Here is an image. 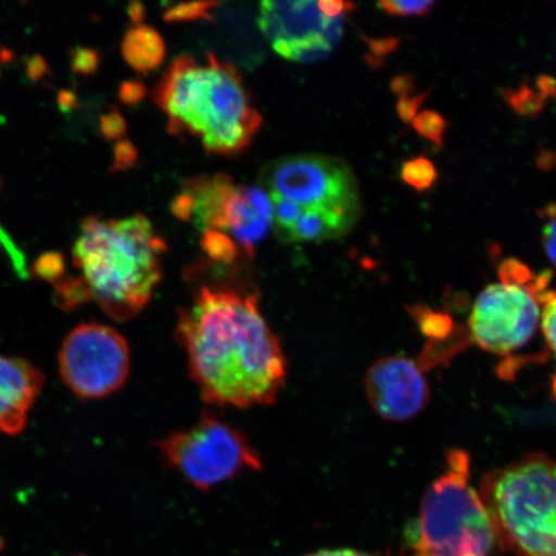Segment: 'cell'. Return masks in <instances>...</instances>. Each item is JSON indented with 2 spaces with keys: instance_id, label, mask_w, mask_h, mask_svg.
I'll list each match as a JSON object with an SVG mask.
<instances>
[{
  "instance_id": "6da1fadb",
  "label": "cell",
  "mask_w": 556,
  "mask_h": 556,
  "mask_svg": "<svg viewBox=\"0 0 556 556\" xmlns=\"http://www.w3.org/2000/svg\"><path fill=\"white\" fill-rule=\"evenodd\" d=\"M240 283L203 285L179 311L176 336L194 384L207 403L252 408L274 403L288 375L287 358L260 308Z\"/></svg>"
},
{
  "instance_id": "7a4b0ae2",
  "label": "cell",
  "mask_w": 556,
  "mask_h": 556,
  "mask_svg": "<svg viewBox=\"0 0 556 556\" xmlns=\"http://www.w3.org/2000/svg\"><path fill=\"white\" fill-rule=\"evenodd\" d=\"M165 242L144 215L122 219L87 218L73 249L90 301L115 321L144 309L162 281Z\"/></svg>"
},
{
  "instance_id": "3957f363",
  "label": "cell",
  "mask_w": 556,
  "mask_h": 556,
  "mask_svg": "<svg viewBox=\"0 0 556 556\" xmlns=\"http://www.w3.org/2000/svg\"><path fill=\"white\" fill-rule=\"evenodd\" d=\"M154 99L169 117L170 134L189 131L212 154H239L262 125L238 70L212 53L205 65L190 55L173 61L157 83Z\"/></svg>"
},
{
  "instance_id": "277c9868",
  "label": "cell",
  "mask_w": 556,
  "mask_h": 556,
  "mask_svg": "<svg viewBox=\"0 0 556 556\" xmlns=\"http://www.w3.org/2000/svg\"><path fill=\"white\" fill-rule=\"evenodd\" d=\"M478 493L505 552L556 556V458L531 454L486 472Z\"/></svg>"
},
{
  "instance_id": "5b68a950",
  "label": "cell",
  "mask_w": 556,
  "mask_h": 556,
  "mask_svg": "<svg viewBox=\"0 0 556 556\" xmlns=\"http://www.w3.org/2000/svg\"><path fill=\"white\" fill-rule=\"evenodd\" d=\"M469 479L468 452L451 451L443 475L424 495L419 518L406 530V556H489L496 533Z\"/></svg>"
},
{
  "instance_id": "8992f818",
  "label": "cell",
  "mask_w": 556,
  "mask_h": 556,
  "mask_svg": "<svg viewBox=\"0 0 556 556\" xmlns=\"http://www.w3.org/2000/svg\"><path fill=\"white\" fill-rule=\"evenodd\" d=\"M498 277L500 282L489 285L476 299L469 330L483 351L507 356L530 344L541 329L551 277L534 275L517 260L503 262Z\"/></svg>"
},
{
  "instance_id": "52a82bcc",
  "label": "cell",
  "mask_w": 556,
  "mask_h": 556,
  "mask_svg": "<svg viewBox=\"0 0 556 556\" xmlns=\"http://www.w3.org/2000/svg\"><path fill=\"white\" fill-rule=\"evenodd\" d=\"M165 462L199 490H211L243 470H261L262 458L239 429L205 414L189 429L157 442Z\"/></svg>"
},
{
  "instance_id": "ba28073f",
  "label": "cell",
  "mask_w": 556,
  "mask_h": 556,
  "mask_svg": "<svg viewBox=\"0 0 556 556\" xmlns=\"http://www.w3.org/2000/svg\"><path fill=\"white\" fill-rule=\"evenodd\" d=\"M261 179L270 194L293 201L303 211L337 215L352 226L359 217L357 182L342 160L315 155L278 159L263 169Z\"/></svg>"
},
{
  "instance_id": "9c48e42d",
  "label": "cell",
  "mask_w": 556,
  "mask_h": 556,
  "mask_svg": "<svg viewBox=\"0 0 556 556\" xmlns=\"http://www.w3.org/2000/svg\"><path fill=\"white\" fill-rule=\"evenodd\" d=\"M59 367L62 380L81 400L108 397L128 379L127 340L111 326L80 324L62 342Z\"/></svg>"
},
{
  "instance_id": "30bf717a",
  "label": "cell",
  "mask_w": 556,
  "mask_h": 556,
  "mask_svg": "<svg viewBox=\"0 0 556 556\" xmlns=\"http://www.w3.org/2000/svg\"><path fill=\"white\" fill-rule=\"evenodd\" d=\"M261 30L274 50L295 62L323 60L343 33V18H329L317 2H263Z\"/></svg>"
},
{
  "instance_id": "8fae6325",
  "label": "cell",
  "mask_w": 556,
  "mask_h": 556,
  "mask_svg": "<svg viewBox=\"0 0 556 556\" xmlns=\"http://www.w3.org/2000/svg\"><path fill=\"white\" fill-rule=\"evenodd\" d=\"M365 391L374 412L393 422L414 419L430 394L421 361L403 356L377 361L366 374Z\"/></svg>"
},
{
  "instance_id": "7c38bea8",
  "label": "cell",
  "mask_w": 556,
  "mask_h": 556,
  "mask_svg": "<svg viewBox=\"0 0 556 556\" xmlns=\"http://www.w3.org/2000/svg\"><path fill=\"white\" fill-rule=\"evenodd\" d=\"M43 382V374L29 361L0 354V432H23Z\"/></svg>"
},
{
  "instance_id": "4fadbf2b",
  "label": "cell",
  "mask_w": 556,
  "mask_h": 556,
  "mask_svg": "<svg viewBox=\"0 0 556 556\" xmlns=\"http://www.w3.org/2000/svg\"><path fill=\"white\" fill-rule=\"evenodd\" d=\"M122 51L127 64L137 73L154 72L165 59V43L155 29L136 25L125 34Z\"/></svg>"
},
{
  "instance_id": "5bb4252c",
  "label": "cell",
  "mask_w": 556,
  "mask_h": 556,
  "mask_svg": "<svg viewBox=\"0 0 556 556\" xmlns=\"http://www.w3.org/2000/svg\"><path fill=\"white\" fill-rule=\"evenodd\" d=\"M352 225L337 215L321 212L303 211L291 229L287 241H324L343 238L351 231Z\"/></svg>"
},
{
  "instance_id": "9a60e30c",
  "label": "cell",
  "mask_w": 556,
  "mask_h": 556,
  "mask_svg": "<svg viewBox=\"0 0 556 556\" xmlns=\"http://www.w3.org/2000/svg\"><path fill=\"white\" fill-rule=\"evenodd\" d=\"M403 182L416 191H427L435 184L438 173L435 166L427 157H415L402 165Z\"/></svg>"
},
{
  "instance_id": "2e32d148",
  "label": "cell",
  "mask_w": 556,
  "mask_h": 556,
  "mask_svg": "<svg viewBox=\"0 0 556 556\" xmlns=\"http://www.w3.org/2000/svg\"><path fill=\"white\" fill-rule=\"evenodd\" d=\"M201 248L215 262L231 264L238 258L239 249L228 235L208 229L201 239Z\"/></svg>"
},
{
  "instance_id": "e0dca14e",
  "label": "cell",
  "mask_w": 556,
  "mask_h": 556,
  "mask_svg": "<svg viewBox=\"0 0 556 556\" xmlns=\"http://www.w3.org/2000/svg\"><path fill=\"white\" fill-rule=\"evenodd\" d=\"M274 204V218L278 238L287 241L288 236L293 229L299 217L303 213V208L293 201L270 194Z\"/></svg>"
},
{
  "instance_id": "ac0fdd59",
  "label": "cell",
  "mask_w": 556,
  "mask_h": 556,
  "mask_svg": "<svg viewBox=\"0 0 556 556\" xmlns=\"http://www.w3.org/2000/svg\"><path fill=\"white\" fill-rule=\"evenodd\" d=\"M414 128L424 138L429 139L438 148H442L443 136L446 134L447 123L441 114L432 110L421 111L413 122Z\"/></svg>"
},
{
  "instance_id": "d6986e66",
  "label": "cell",
  "mask_w": 556,
  "mask_h": 556,
  "mask_svg": "<svg viewBox=\"0 0 556 556\" xmlns=\"http://www.w3.org/2000/svg\"><path fill=\"white\" fill-rule=\"evenodd\" d=\"M215 2H193L173 7L165 12L164 18L168 23H185V21H197L200 18L211 20V11L217 7Z\"/></svg>"
},
{
  "instance_id": "ffe728a7",
  "label": "cell",
  "mask_w": 556,
  "mask_h": 556,
  "mask_svg": "<svg viewBox=\"0 0 556 556\" xmlns=\"http://www.w3.org/2000/svg\"><path fill=\"white\" fill-rule=\"evenodd\" d=\"M34 273L43 280L58 282L65 276L64 258L58 253H48L35 262Z\"/></svg>"
},
{
  "instance_id": "44dd1931",
  "label": "cell",
  "mask_w": 556,
  "mask_h": 556,
  "mask_svg": "<svg viewBox=\"0 0 556 556\" xmlns=\"http://www.w3.org/2000/svg\"><path fill=\"white\" fill-rule=\"evenodd\" d=\"M541 330L547 346L556 356V291L552 290L548 293L544 307H542Z\"/></svg>"
},
{
  "instance_id": "7402d4cb",
  "label": "cell",
  "mask_w": 556,
  "mask_h": 556,
  "mask_svg": "<svg viewBox=\"0 0 556 556\" xmlns=\"http://www.w3.org/2000/svg\"><path fill=\"white\" fill-rule=\"evenodd\" d=\"M378 5L389 15L408 17L427 15L434 2H402V0L394 2V0H389V2H380Z\"/></svg>"
},
{
  "instance_id": "603a6c76",
  "label": "cell",
  "mask_w": 556,
  "mask_h": 556,
  "mask_svg": "<svg viewBox=\"0 0 556 556\" xmlns=\"http://www.w3.org/2000/svg\"><path fill=\"white\" fill-rule=\"evenodd\" d=\"M542 245H544L547 258L556 267V206H547L546 224L542 228Z\"/></svg>"
},
{
  "instance_id": "cb8c5ba5",
  "label": "cell",
  "mask_w": 556,
  "mask_h": 556,
  "mask_svg": "<svg viewBox=\"0 0 556 556\" xmlns=\"http://www.w3.org/2000/svg\"><path fill=\"white\" fill-rule=\"evenodd\" d=\"M197 199L193 193L185 187V190L178 194L172 203V213L180 220L189 222L193 219Z\"/></svg>"
},
{
  "instance_id": "d4e9b609",
  "label": "cell",
  "mask_w": 556,
  "mask_h": 556,
  "mask_svg": "<svg viewBox=\"0 0 556 556\" xmlns=\"http://www.w3.org/2000/svg\"><path fill=\"white\" fill-rule=\"evenodd\" d=\"M100 65V58L97 52L79 48L73 53V70L75 73L89 75L96 72Z\"/></svg>"
},
{
  "instance_id": "484cf974",
  "label": "cell",
  "mask_w": 556,
  "mask_h": 556,
  "mask_svg": "<svg viewBox=\"0 0 556 556\" xmlns=\"http://www.w3.org/2000/svg\"><path fill=\"white\" fill-rule=\"evenodd\" d=\"M101 129L104 137L117 139L125 134L127 125H125L124 117L121 115L119 111L114 110L102 116Z\"/></svg>"
},
{
  "instance_id": "4316f807",
  "label": "cell",
  "mask_w": 556,
  "mask_h": 556,
  "mask_svg": "<svg viewBox=\"0 0 556 556\" xmlns=\"http://www.w3.org/2000/svg\"><path fill=\"white\" fill-rule=\"evenodd\" d=\"M427 96L428 93L401 97L397 104L401 119L405 123H413L417 116V110H419L424 100L427 99Z\"/></svg>"
},
{
  "instance_id": "83f0119b",
  "label": "cell",
  "mask_w": 556,
  "mask_h": 556,
  "mask_svg": "<svg viewBox=\"0 0 556 556\" xmlns=\"http://www.w3.org/2000/svg\"><path fill=\"white\" fill-rule=\"evenodd\" d=\"M137 150L134 144L128 141L116 146L114 170H124L130 168L137 162Z\"/></svg>"
},
{
  "instance_id": "f1b7e54d",
  "label": "cell",
  "mask_w": 556,
  "mask_h": 556,
  "mask_svg": "<svg viewBox=\"0 0 556 556\" xmlns=\"http://www.w3.org/2000/svg\"><path fill=\"white\" fill-rule=\"evenodd\" d=\"M146 92H148V90H146L142 81H124L119 90V97L124 103L138 104L143 101Z\"/></svg>"
},
{
  "instance_id": "f546056e",
  "label": "cell",
  "mask_w": 556,
  "mask_h": 556,
  "mask_svg": "<svg viewBox=\"0 0 556 556\" xmlns=\"http://www.w3.org/2000/svg\"><path fill=\"white\" fill-rule=\"evenodd\" d=\"M0 243H2L3 248L7 250V253L11 255L13 266H15L17 273L23 277L26 276L24 255L20 253L15 243H13L10 236L5 233L2 227H0Z\"/></svg>"
},
{
  "instance_id": "4dcf8cb0",
  "label": "cell",
  "mask_w": 556,
  "mask_h": 556,
  "mask_svg": "<svg viewBox=\"0 0 556 556\" xmlns=\"http://www.w3.org/2000/svg\"><path fill=\"white\" fill-rule=\"evenodd\" d=\"M318 9L329 18H343L344 13L352 12L354 4L345 2H317Z\"/></svg>"
},
{
  "instance_id": "1f68e13d",
  "label": "cell",
  "mask_w": 556,
  "mask_h": 556,
  "mask_svg": "<svg viewBox=\"0 0 556 556\" xmlns=\"http://www.w3.org/2000/svg\"><path fill=\"white\" fill-rule=\"evenodd\" d=\"M367 45L370 46V50L374 54L384 55L394 50L395 46H397V40H394V39L368 40Z\"/></svg>"
},
{
  "instance_id": "d6a6232c",
  "label": "cell",
  "mask_w": 556,
  "mask_h": 556,
  "mask_svg": "<svg viewBox=\"0 0 556 556\" xmlns=\"http://www.w3.org/2000/svg\"><path fill=\"white\" fill-rule=\"evenodd\" d=\"M392 89L401 97L408 96L409 90L413 89V79L409 76H399L392 81Z\"/></svg>"
},
{
  "instance_id": "836d02e7",
  "label": "cell",
  "mask_w": 556,
  "mask_h": 556,
  "mask_svg": "<svg viewBox=\"0 0 556 556\" xmlns=\"http://www.w3.org/2000/svg\"><path fill=\"white\" fill-rule=\"evenodd\" d=\"M307 556H375L366 553L351 551V548H338V551H321Z\"/></svg>"
},
{
  "instance_id": "e575fe53",
  "label": "cell",
  "mask_w": 556,
  "mask_h": 556,
  "mask_svg": "<svg viewBox=\"0 0 556 556\" xmlns=\"http://www.w3.org/2000/svg\"><path fill=\"white\" fill-rule=\"evenodd\" d=\"M128 13L136 25L141 24L144 18V7L141 3H131L128 9Z\"/></svg>"
}]
</instances>
